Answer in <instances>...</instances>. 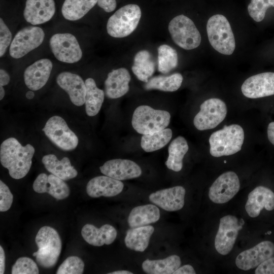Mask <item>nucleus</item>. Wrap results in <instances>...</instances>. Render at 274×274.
<instances>
[{
  "mask_svg": "<svg viewBox=\"0 0 274 274\" xmlns=\"http://www.w3.org/2000/svg\"><path fill=\"white\" fill-rule=\"evenodd\" d=\"M43 30L38 26H29L19 30L12 41L9 53L15 59L22 57L40 46L44 39Z\"/></svg>",
  "mask_w": 274,
  "mask_h": 274,
  "instance_id": "11",
  "label": "nucleus"
},
{
  "mask_svg": "<svg viewBox=\"0 0 274 274\" xmlns=\"http://www.w3.org/2000/svg\"><path fill=\"white\" fill-rule=\"evenodd\" d=\"M267 136L270 142L274 146V122H270L268 125Z\"/></svg>",
  "mask_w": 274,
  "mask_h": 274,
  "instance_id": "47",
  "label": "nucleus"
},
{
  "mask_svg": "<svg viewBox=\"0 0 274 274\" xmlns=\"http://www.w3.org/2000/svg\"><path fill=\"white\" fill-rule=\"evenodd\" d=\"M81 234L89 244L100 247L110 245L115 240L117 232L113 226L106 224L99 228L91 224H85L82 228Z\"/></svg>",
  "mask_w": 274,
  "mask_h": 274,
  "instance_id": "25",
  "label": "nucleus"
},
{
  "mask_svg": "<svg viewBox=\"0 0 274 274\" xmlns=\"http://www.w3.org/2000/svg\"><path fill=\"white\" fill-rule=\"evenodd\" d=\"M5 92L3 86H0V99L2 100L5 96Z\"/></svg>",
  "mask_w": 274,
  "mask_h": 274,
  "instance_id": "50",
  "label": "nucleus"
},
{
  "mask_svg": "<svg viewBox=\"0 0 274 274\" xmlns=\"http://www.w3.org/2000/svg\"><path fill=\"white\" fill-rule=\"evenodd\" d=\"M256 274H274V257H271L260 264L256 268Z\"/></svg>",
  "mask_w": 274,
  "mask_h": 274,
  "instance_id": "42",
  "label": "nucleus"
},
{
  "mask_svg": "<svg viewBox=\"0 0 274 274\" xmlns=\"http://www.w3.org/2000/svg\"><path fill=\"white\" fill-rule=\"evenodd\" d=\"M35 96V93L32 91H28L26 93V97L28 99H32Z\"/></svg>",
  "mask_w": 274,
  "mask_h": 274,
  "instance_id": "49",
  "label": "nucleus"
},
{
  "mask_svg": "<svg viewBox=\"0 0 274 274\" xmlns=\"http://www.w3.org/2000/svg\"><path fill=\"white\" fill-rule=\"evenodd\" d=\"M170 120V115L167 111L155 110L149 106L142 105L135 109L131 124L136 132L146 134L166 128Z\"/></svg>",
  "mask_w": 274,
  "mask_h": 274,
  "instance_id": "5",
  "label": "nucleus"
},
{
  "mask_svg": "<svg viewBox=\"0 0 274 274\" xmlns=\"http://www.w3.org/2000/svg\"><path fill=\"white\" fill-rule=\"evenodd\" d=\"M172 134V130L170 128L143 134L141 141V147L147 152L160 149L170 141Z\"/></svg>",
  "mask_w": 274,
  "mask_h": 274,
  "instance_id": "35",
  "label": "nucleus"
},
{
  "mask_svg": "<svg viewBox=\"0 0 274 274\" xmlns=\"http://www.w3.org/2000/svg\"><path fill=\"white\" fill-rule=\"evenodd\" d=\"M86 92L85 110L89 116H94L99 112L104 100V91L98 88L93 79L89 78L85 80Z\"/></svg>",
  "mask_w": 274,
  "mask_h": 274,
  "instance_id": "32",
  "label": "nucleus"
},
{
  "mask_svg": "<svg viewBox=\"0 0 274 274\" xmlns=\"http://www.w3.org/2000/svg\"><path fill=\"white\" fill-rule=\"evenodd\" d=\"M33 190L39 193H47L58 200L67 197L70 190L64 180L50 174L45 173L39 174L33 183Z\"/></svg>",
  "mask_w": 274,
  "mask_h": 274,
  "instance_id": "18",
  "label": "nucleus"
},
{
  "mask_svg": "<svg viewBox=\"0 0 274 274\" xmlns=\"http://www.w3.org/2000/svg\"><path fill=\"white\" fill-rule=\"evenodd\" d=\"M183 78L180 73H175L169 76H158L149 79L146 83V90L157 89L166 92L177 90L181 86Z\"/></svg>",
  "mask_w": 274,
  "mask_h": 274,
  "instance_id": "34",
  "label": "nucleus"
},
{
  "mask_svg": "<svg viewBox=\"0 0 274 274\" xmlns=\"http://www.w3.org/2000/svg\"><path fill=\"white\" fill-rule=\"evenodd\" d=\"M124 188L123 183L107 176H100L91 179L86 186L87 194L93 198L100 196L112 197L120 194Z\"/></svg>",
  "mask_w": 274,
  "mask_h": 274,
  "instance_id": "23",
  "label": "nucleus"
},
{
  "mask_svg": "<svg viewBox=\"0 0 274 274\" xmlns=\"http://www.w3.org/2000/svg\"><path fill=\"white\" fill-rule=\"evenodd\" d=\"M12 40V33L2 18L0 19V56L6 52Z\"/></svg>",
  "mask_w": 274,
  "mask_h": 274,
  "instance_id": "41",
  "label": "nucleus"
},
{
  "mask_svg": "<svg viewBox=\"0 0 274 274\" xmlns=\"http://www.w3.org/2000/svg\"><path fill=\"white\" fill-rule=\"evenodd\" d=\"M133 273L131 271L126 270H120L113 271L109 273V274H132Z\"/></svg>",
  "mask_w": 274,
  "mask_h": 274,
  "instance_id": "48",
  "label": "nucleus"
},
{
  "mask_svg": "<svg viewBox=\"0 0 274 274\" xmlns=\"http://www.w3.org/2000/svg\"><path fill=\"white\" fill-rule=\"evenodd\" d=\"M243 95L258 98L274 95V73L265 72L251 76L241 87Z\"/></svg>",
  "mask_w": 274,
  "mask_h": 274,
  "instance_id": "15",
  "label": "nucleus"
},
{
  "mask_svg": "<svg viewBox=\"0 0 274 274\" xmlns=\"http://www.w3.org/2000/svg\"><path fill=\"white\" fill-rule=\"evenodd\" d=\"M84 263L78 256L68 257L59 266L57 274H82L83 273Z\"/></svg>",
  "mask_w": 274,
  "mask_h": 274,
  "instance_id": "38",
  "label": "nucleus"
},
{
  "mask_svg": "<svg viewBox=\"0 0 274 274\" xmlns=\"http://www.w3.org/2000/svg\"><path fill=\"white\" fill-rule=\"evenodd\" d=\"M185 189L177 186L157 191L150 194L149 200L163 210L173 212L183 208L185 203Z\"/></svg>",
  "mask_w": 274,
  "mask_h": 274,
  "instance_id": "16",
  "label": "nucleus"
},
{
  "mask_svg": "<svg viewBox=\"0 0 274 274\" xmlns=\"http://www.w3.org/2000/svg\"><path fill=\"white\" fill-rule=\"evenodd\" d=\"M178 63V53L175 49L167 45H162L158 48V70L167 74L175 68Z\"/></svg>",
  "mask_w": 274,
  "mask_h": 274,
  "instance_id": "36",
  "label": "nucleus"
},
{
  "mask_svg": "<svg viewBox=\"0 0 274 274\" xmlns=\"http://www.w3.org/2000/svg\"><path fill=\"white\" fill-rule=\"evenodd\" d=\"M240 188L239 178L233 172H226L220 176L211 186L209 196L216 203L229 201L238 192Z\"/></svg>",
  "mask_w": 274,
  "mask_h": 274,
  "instance_id": "13",
  "label": "nucleus"
},
{
  "mask_svg": "<svg viewBox=\"0 0 274 274\" xmlns=\"http://www.w3.org/2000/svg\"><path fill=\"white\" fill-rule=\"evenodd\" d=\"M131 70L137 78L145 83L154 74L155 63L147 50L139 51L135 55Z\"/></svg>",
  "mask_w": 274,
  "mask_h": 274,
  "instance_id": "31",
  "label": "nucleus"
},
{
  "mask_svg": "<svg viewBox=\"0 0 274 274\" xmlns=\"http://www.w3.org/2000/svg\"><path fill=\"white\" fill-rule=\"evenodd\" d=\"M168 28L173 41L180 47L192 50L199 46L200 33L188 17L184 15L176 16L169 23Z\"/></svg>",
  "mask_w": 274,
  "mask_h": 274,
  "instance_id": "7",
  "label": "nucleus"
},
{
  "mask_svg": "<svg viewBox=\"0 0 274 274\" xmlns=\"http://www.w3.org/2000/svg\"><path fill=\"white\" fill-rule=\"evenodd\" d=\"M53 64L50 60L43 58L28 66L24 73L25 85L31 90L42 88L48 81Z\"/></svg>",
  "mask_w": 274,
  "mask_h": 274,
  "instance_id": "21",
  "label": "nucleus"
},
{
  "mask_svg": "<svg viewBox=\"0 0 274 274\" xmlns=\"http://www.w3.org/2000/svg\"><path fill=\"white\" fill-rule=\"evenodd\" d=\"M139 6L129 4L123 6L108 19L107 30L114 38H121L130 35L137 27L141 17Z\"/></svg>",
  "mask_w": 274,
  "mask_h": 274,
  "instance_id": "6",
  "label": "nucleus"
},
{
  "mask_svg": "<svg viewBox=\"0 0 274 274\" xmlns=\"http://www.w3.org/2000/svg\"><path fill=\"white\" fill-rule=\"evenodd\" d=\"M274 255V244L263 241L252 248L240 253L235 262L236 266L243 270L257 267L262 262Z\"/></svg>",
  "mask_w": 274,
  "mask_h": 274,
  "instance_id": "14",
  "label": "nucleus"
},
{
  "mask_svg": "<svg viewBox=\"0 0 274 274\" xmlns=\"http://www.w3.org/2000/svg\"><path fill=\"white\" fill-rule=\"evenodd\" d=\"M13 201V195L8 186L0 181V211L6 212L10 209Z\"/></svg>",
  "mask_w": 274,
  "mask_h": 274,
  "instance_id": "40",
  "label": "nucleus"
},
{
  "mask_svg": "<svg viewBox=\"0 0 274 274\" xmlns=\"http://www.w3.org/2000/svg\"><path fill=\"white\" fill-rule=\"evenodd\" d=\"M194 268L190 264L184 265L179 267L173 274H195Z\"/></svg>",
  "mask_w": 274,
  "mask_h": 274,
  "instance_id": "44",
  "label": "nucleus"
},
{
  "mask_svg": "<svg viewBox=\"0 0 274 274\" xmlns=\"http://www.w3.org/2000/svg\"><path fill=\"white\" fill-rule=\"evenodd\" d=\"M56 82L60 87L67 93L73 104L81 106L85 104L86 87L80 76L63 72L57 76Z\"/></svg>",
  "mask_w": 274,
  "mask_h": 274,
  "instance_id": "19",
  "label": "nucleus"
},
{
  "mask_svg": "<svg viewBox=\"0 0 274 274\" xmlns=\"http://www.w3.org/2000/svg\"><path fill=\"white\" fill-rule=\"evenodd\" d=\"M180 257L170 255L163 259H146L142 263L144 271L148 274H172L181 265Z\"/></svg>",
  "mask_w": 274,
  "mask_h": 274,
  "instance_id": "29",
  "label": "nucleus"
},
{
  "mask_svg": "<svg viewBox=\"0 0 274 274\" xmlns=\"http://www.w3.org/2000/svg\"><path fill=\"white\" fill-rule=\"evenodd\" d=\"M242 228L234 216L226 215L220 219L215 238V248L220 254L226 255L231 252Z\"/></svg>",
  "mask_w": 274,
  "mask_h": 274,
  "instance_id": "12",
  "label": "nucleus"
},
{
  "mask_svg": "<svg viewBox=\"0 0 274 274\" xmlns=\"http://www.w3.org/2000/svg\"><path fill=\"white\" fill-rule=\"evenodd\" d=\"M52 52L60 61L73 63L82 57V51L76 38L68 33H56L50 39Z\"/></svg>",
  "mask_w": 274,
  "mask_h": 274,
  "instance_id": "10",
  "label": "nucleus"
},
{
  "mask_svg": "<svg viewBox=\"0 0 274 274\" xmlns=\"http://www.w3.org/2000/svg\"><path fill=\"white\" fill-rule=\"evenodd\" d=\"M99 169L104 175L120 181L138 178L142 174L140 166L128 159H111L106 161Z\"/></svg>",
  "mask_w": 274,
  "mask_h": 274,
  "instance_id": "17",
  "label": "nucleus"
},
{
  "mask_svg": "<svg viewBox=\"0 0 274 274\" xmlns=\"http://www.w3.org/2000/svg\"><path fill=\"white\" fill-rule=\"evenodd\" d=\"M274 7V0H251L247 9L249 15L256 22L263 20L267 9Z\"/></svg>",
  "mask_w": 274,
  "mask_h": 274,
  "instance_id": "37",
  "label": "nucleus"
},
{
  "mask_svg": "<svg viewBox=\"0 0 274 274\" xmlns=\"http://www.w3.org/2000/svg\"><path fill=\"white\" fill-rule=\"evenodd\" d=\"M38 247L32 254L37 263L44 268H51L57 263L62 249V242L57 231L53 228L45 226L38 231L36 238Z\"/></svg>",
  "mask_w": 274,
  "mask_h": 274,
  "instance_id": "3",
  "label": "nucleus"
},
{
  "mask_svg": "<svg viewBox=\"0 0 274 274\" xmlns=\"http://www.w3.org/2000/svg\"><path fill=\"white\" fill-rule=\"evenodd\" d=\"M42 162L49 172L64 181L74 178L78 175L66 157L59 160L55 155L48 154L43 157Z\"/></svg>",
  "mask_w": 274,
  "mask_h": 274,
  "instance_id": "27",
  "label": "nucleus"
},
{
  "mask_svg": "<svg viewBox=\"0 0 274 274\" xmlns=\"http://www.w3.org/2000/svg\"><path fill=\"white\" fill-rule=\"evenodd\" d=\"M263 208L267 211L274 209V193L269 188L260 186L249 194L245 209L250 217L255 218Z\"/></svg>",
  "mask_w": 274,
  "mask_h": 274,
  "instance_id": "22",
  "label": "nucleus"
},
{
  "mask_svg": "<svg viewBox=\"0 0 274 274\" xmlns=\"http://www.w3.org/2000/svg\"><path fill=\"white\" fill-rule=\"evenodd\" d=\"M5 254L3 247L0 246V273H4L5 270Z\"/></svg>",
  "mask_w": 274,
  "mask_h": 274,
  "instance_id": "46",
  "label": "nucleus"
},
{
  "mask_svg": "<svg viewBox=\"0 0 274 274\" xmlns=\"http://www.w3.org/2000/svg\"><path fill=\"white\" fill-rule=\"evenodd\" d=\"M130 79V74L125 68L112 71L105 82L106 96L109 98L115 99L124 95L129 90Z\"/></svg>",
  "mask_w": 274,
  "mask_h": 274,
  "instance_id": "24",
  "label": "nucleus"
},
{
  "mask_svg": "<svg viewBox=\"0 0 274 274\" xmlns=\"http://www.w3.org/2000/svg\"><path fill=\"white\" fill-rule=\"evenodd\" d=\"M42 130L50 140L62 150H74L78 144V137L60 116L50 117Z\"/></svg>",
  "mask_w": 274,
  "mask_h": 274,
  "instance_id": "9",
  "label": "nucleus"
},
{
  "mask_svg": "<svg viewBox=\"0 0 274 274\" xmlns=\"http://www.w3.org/2000/svg\"><path fill=\"white\" fill-rule=\"evenodd\" d=\"M227 112L223 100L217 98L208 99L200 105L199 112L194 117V125L199 130L214 128L224 120Z\"/></svg>",
  "mask_w": 274,
  "mask_h": 274,
  "instance_id": "8",
  "label": "nucleus"
},
{
  "mask_svg": "<svg viewBox=\"0 0 274 274\" xmlns=\"http://www.w3.org/2000/svg\"><path fill=\"white\" fill-rule=\"evenodd\" d=\"M98 6L106 12L113 11L116 8V0H97Z\"/></svg>",
  "mask_w": 274,
  "mask_h": 274,
  "instance_id": "43",
  "label": "nucleus"
},
{
  "mask_svg": "<svg viewBox=\"0 0 274 274\" xmlns=\"http://www.w3.org/2000/svg\"><path fill=\"white\" fill-rule=\"evenodd\" d=\"M35 152L32 145L23 146L15 138H8L1 145V164L8 169L12 178L21 179L29 171Z\"/></svg>",
  "mask_w": 274,
  "mask_h": 274,
  "instance_id": "1",
  "label": "nucleus"
},
{
  "mask_svg": "<svg viewBox=\"0 0 274 274\" xmlns=\"http://www.w3.org/2000/svg\"><path fill=\"white\" fill-rule=\"evenodd\" d=\"M207 32L210 44L218 52L232 54L235 48V41L230 23L221 14L211 17L207 24Z\"/></svg>",
  "mask_w": 274,
  "mask_h": 274,
  "instance_id": "4",
  "label": "nucleus"
},
{
  "mask_svg": "<svg viewBox=\"0 0 274 274\" xmlns=\"http://www.w3.org/2000/svg\"><path fill=\"white\" fill-rule=\"evenodd\" d=\"M188 149V143L184 137L175 138L168 147V156L165 163L167 167L174 172L180 171L183 167V159Z\"/></svg>",
  "mask_w": 274,
  "mask_h": 274,
  "instance_id": "30",
  "label": "nucleus"
},
{
  "mask_svg": "<svg viewBox=\"0 0 274 274\" xmlns=\"http://www.w3.org/2000/svg\"><path fill=\"white\" fill-rule=\"evenodd\" d=\"M97 3V0H65L61 13L68 20H77L84 16Z\"/></svg>",
  "mask_w": 274,
  "mask_h": 274,
  "instance_id": "33",
  "label": "nucleus"
},
{
  "mask_svg": "<svg viewBox=\"0 0 274 274\" xmlns=\"http://www.w3.org/2000/svg\"><path fill=\"white\" fill-rule=\"evenodd\" d=\"M55 12L54 0H27L23 16L27 22L38 25L49 21Z\"/></svg>",
  "mask_w": 274,
  "mask_h": 274,
  "instance_id": "20",
  "label": "nucleus"
},
{
  "mask_svg": "<svg viewBox=\"0 0 274 274\" xmlns=\"http://www.w3.org/2000/svg\"><path fill=\"white\" fill-rule=\"evenodd\" d=\"M160 217L159 209L153 204L135 207L130 212L127 222L130 227L148 225L158 221Z\"/></svg>",
  "mask_w": 274,
  "mask_h": 274,
  "instance_id": "26",
  "label": "nucleus"
},
{
  "mask_svg": "<svg viewBox=\"0 0 274 274\" xmlns=\"http://www.w3.org/2000/svg\"><path fill=\"white\" fill-rule=\"evenodd\" d=\"M244 141V131L240 125H225L211 135L210 154L215 157L233 155L241 150Z\"/></svg>",
  "mask_w": 274,
  "mask_h": 274,
  "instance_id": "2",
  "label": "nucleus"
},
{
  "mask_svg": "<svg viewBox=\"0 0 274 274\" xmlns=\"http://www.w3.org/2000/svg\"><path fill=\"white\" fill-rule=\"evenodd\" d=\"M10 78L8 73L3 69L0 70V86H5L8 84Z\"/></svg>",
  "mask_w": 274,
  "mask_h": 274,
  "instance_id": "45",
  "label": "nucleus"
},
{
  "mask_svg": "<svg viewBox=\"0 0 274 274\" xmlns=\"http://www.w3.org/2000/svg\"><path fill=\"white\" fill-rule=\"evenodd\" d=\"M154 228L151 225L131 228L126 232L125 244L128 249L144 252L148 247Z\"/></svg>",
  "mask_w": 274,
  "mask_h": 274,
  "instance_id": "28",
  "label": "nucleus"
},
{
  "mask_svg": "<svg viewBox=\"0 0 274 274\" xmlns=\"http://www.w3.org/2000/svg\"><path fill=\"white\" fill-rule=\"evenodd\" d=\"M12 274H38L39 273L38 267L36 262L27 257L19 258L13 265Z\"/></svg>",
  "mask_w": 274,
  "mask_h": 274,
  "instance_id": "39",
  "label": "nucleus"
}]
</instances>
